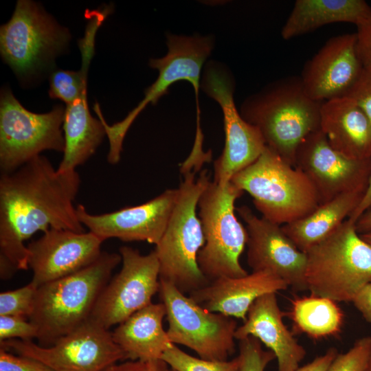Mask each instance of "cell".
I'll use <instances>...</instances> for the list:
<instances>
[{
    "instance_id": "1",
    "label": "cell",
    "mask_w": 371,
    "mask_h": 371,
    "mask_svg": "<svg viewBox=\"0 0 371 371\" xmlns=\"http://www.w3.org/2000/svg\"><path fill=\"white\" fill-rule=\"evenodd\" d=\"M80 182L76 170L59 172L43 155L12 172L1 173V279L29 268L24 243L35 233L51 228L85 232L74 205Z\"/></svg>"
},
{
    "instance_id": "2",
    "label": "cell",
    "mask_w": 371,
    "mask_h": 371,
    "mask_svg": "<svg viewBox=\"0 0 371 371\" xmlns=\"http://www.w3.org/2000/svg\"><path fill=\"white\" fill-rule=\"evenodd\" d=\"M322 104L306 93L300 76H291L247 97L239 112L260 130L267 146L295 166L299 146L319 129Z\"/></svg>"
},
{
    "instance_id": "3",
    "label": "cell",
    "mask_w": 371,
    "mask_h": 371,
    "mask_svg": "<svg viewBox=\"0 0 371 371\" xmlns=\"http://www.w3.org/2000/svg\"><path fill=\"white\" fill-rule=\"evenodd\" d=\"M121 262L120 254L102 251L87 267L37 288L28 319L38 329L40 346H52L89 320L101 291Z\"/></svg>"
},
{
    "instance_id": "4",
    "label": "cell",
    "mask_w": 371,
    "mask_h": 371,
    "mask_svg": "<svg viewBox=\"0 0 371 371\" xmlns=\"http://www.w3.org/2000/svg\"><path fill=\"white\" fill-rule=\"evenodd\" d=\"M195 172L186 170L167 227L154 249L159 264V279L185 294L210 282L197 261L205 237L196 214L199 199L210 179L207 170L197 179Z\"/></svg>"
},
{
    "instance_id": "5",
    "label": "cell",
    "mask_w": 371,
    "mask_h": 371,
    "mask_svg": "<svg viewBox=\"0 0 371 371\" xmlns=\"http://www.w3.org/2000/svg\"><path fill=\"white\" fill-rule=\"evenodd\" d=\"M230 181L251 195L262 217L279 225L304 218L320 204L306 174L268 146Z\"/></svg>"
},
{
    "instance_id": "6",
    "label": "cell",
    "mask_w": 371,
    "mask_h": 371,
    "mask_svg": "<svg viewBox=\"0 0 371 371\" xmlns=\"http://www.w3.org/2000/svg\"><path fill=\"white\" fill-rule=\"evenodd\" d=\"M305 254V284L311 295L349 302L371 282V245L348 218Z\"/></svg>"
},
{
    "instance_id": "7",
    "label": "cell",
    "mask_w": 371,
    "mask_h": 371,
    "mask_svg": "<svg viewBox=\"0 0 371 371\" xmlns=\"http://www.w3.org/2000/svg\"><path fill=\"white\" fill-rule=\"evenodd\" d=\"M244 192L231 181L220 185L210 181L198 202L205 245L197 258L201 271L212 282L218 278L248 274L240 258L247 243L246 227L235 215V202Z\"/></svg>"
},
{
    "instance_id": "8",
    "label": "cell",
    "mask_w": 371,
    "mask_h": 371,
    "mask_svg": "<svg viewBox=\"0 0 371 371\" xmlns=\"http://www.w3.org/2000/svg\"><path fill=\"white\" fill-rule=\"evenodd\" d=\"M166 38L167 54L161 58L149 60L150 67L158 70L159 75L146 89L142 100L123 120L113 125L108 124L103 117L100 118L109 141L110 149L107 155L109 164H115L120 161L124 138L136 117L149 103L157 104L176 82L187 80L192 85L196 101V113H201L199 104L201 72L214 48V36L168 33Z\"/></svg>"
},
{
    "instance_id": "9",
    "label": "cell",
    "mask_w": 371,
    "mask_h": 371,
    "mask_svg": "<svg viewBox=\"0 0 371 371\" xmlns=\"http://www.w3.org/2000/svg\"><path fill=\"white\" fill-rule=\"evenodd\" d=\"M65 109L60 104L45 113L27 110L8 88L0 97V169L10 173L45 150L64 152Z\"/></svg>"
},
{
    "instance_id": "10",
    "label": "cell",
    "mask_w": 371,
    "mask_h": 371,
    "mask_svg": "<svg viewBox=\"0 0 371 371\" xmlns=\"http://www.w3.org/2000/svg\"><path fill=\"white\" fill-rule=\"evenodd\" d=\"M159 293L166 309V331L173 344L185 346L210 361H226L235 352L238 327L234 317L205 309L161 280Z\"/></svg>"
},
{
    "instance_id": "11",
    "label": "cell",
    "mask_w": 371,
    "mask_h": 371,
    "mask_svg": "<svg viewBox=\"0 0 371 371\" xmlns=\"http://www.w3.org/2000/svg\"><path fill=\"white\" fill-rule=\"evenodd\" d=\"M234 80L222 63L210 60L205 66L201 89L220 105L223 115L225 146L214 162V180L223 185L254 163L267 146L260 130L247 122L237 109L234 100Z\"/></svg>"
},
{
    "instance_id": "12",
    "label": "cell",
    "mask_w": 371,
    "mask_h": 371,
    "mask_svg": "<svg viewBox=\"0 0 371 371\" xmlns=\"http://www.w3.org/2000/svg\"><path fill=\"white\" fill-rule=\"evenodd\" d=\"M70 37L68 30L36 3L20 0L11 19L1 26V54L15 72L25 75L61 52Z\"/></svg>"
},
{
    "instance_id": "13",
    "label": "cell",
    "mask_w": 371,
    "mask_h": 371,
    "mask_svg": "<svg viewBox=\"0 0 371 371\" xmlns=\"http://www.w3.org/2000/svg\"><path fill=\"white\" fill-rule=\"evenodd\" d=\"M0 346L14 354L37 359L54 371H102L126 359L109 329L91 319L49 346L19 339L1 341Z\"/></svg>"
},
{
    "instance_id": "14",
    "label": "cell",
    "mask_w": 371,
    "mask_h": 371,
    "mask_svg": "<svg viewBox=\"0 0 371 371\" xmlns=\"http://www.w3.org/2000/svg\"><path fill=\"white\" fill-rule=\"evenodd\" d=\"M119 251L122 268L101 291L89 319L106 329L151 304L160 288L159 264L154 250L142 255L122 246Z\"/></svg>"
},
{
    "instance_id": "15",
    "label": "cell",
    "mask_w": 371,
    "mask_h": 371,
    "mask_svg": "<svg viewBox=\"0 0 371 371\" xmlns=\"http://www.w3.org/2000/svg\"><path fill=\"white\" fill-rule=\"evenodd\" d=\"M295 166L314 185L320 203L344 193L366 190L371 176V157L355 159L334 149L320 129L299 146Z\"/></svg>"
},
{
    "instance_id": "16",
    "label": "cell",
    "mask_w": 371,
    "mask_h": 371,
    "mask_svg": "<svg viewBox=\"0 0 371 371\" xmlns=\"http://www.w3.org/2000/svg\"><path fill=\"white\" fill-rule=\"evenodd\" d=\"M246 225L247 264L252 271H269L297 291L306 290V254L299 249L282 226L258 217L250 208H236Z\"/></svg>"
},
{
    "instance_id": "17",
    "label": "cell",
    "mask_w": 371,
    "mask_h": 371,
    "mask_svg": "<svg viewBox=\"0 0 371 371\" xmlns=\"http://www.w3.org/2000/svg\"><path fill=\"white\" fill-rule=\"evenodd\" d=\"M178 192V188L166 190L141 205L102 214H90L80 204L76 214L82 225L103 240L116 238L157 245L167 227Z\"/></svg>"
},
{
    "instance_id": "18",
    "label": "cell",
    "mask_w": 371,
    "mask_h": 371,
    "mask_svg": "<svg viewBox=\"0 0 371 371\" xmlns=\"http://www.w3.org/2000/svg\"><path fill=\"white\" fill-rule=\"evenodd\" d=\"M103 241L91 232L49 229L27 245L31 282L38 287L87 267L101 255Z\"/></svg>"
},
{
    "instance_id": "19",
    "label": "cell",
    "mask_w": 371,
    "mask_h": 371,
    "mask_svg": "<svg viewBox=\"0 0 371 371\" xmlns=\"http://www.w3.org/2000/svg\"><path fill=\"white\" fill-rule=\"evenodd\" d=\"M363 65L355 33L328 39L304 65L300 78L306 93L323 102L346 96L359 77Z\"/></svg>"
},
{
    "instance_id": "20",
    "label": "cell",
    "mask_w": 371,
    "mask_h": 371,
    "mask_svg": "<svg viewBox=\"0 0 371 371\" xmlns=\"http://www.w3.org/2000/svg\"><path fill=\"white\" fill-rule=\"evenodd\" d=\"M286 282L269 271L239 277H221L188 294L205 309L245 321L253 303L262 295L286 289Z\"/></svg>"
},
{
    "instance_id": "21",
    "label": "cell",
    "mask_w": 371,
    "mask_h": 371,
    "mask_svg": "<svg viewBox=\"0 0 371 371\" xmlns=\"http://www.w3.org/2000/svg\"><path fill=\"white\" fill-rule=\"evenodd\" d=\"M283 316L276 293L265 294L251 306L234 337L238 341L249 336L258 339L275 355L277 371H295L306 352L284 324Z\"/></svg>"
},
{
    "instance_id": "22",
    "label": "cell",
    "mask_w": 371,
    "mask_h": 371,
    "mask_svg": "<svg viewBox=\"0 0 371 371\" xmlns=\"http://www.w3.org/2000/svg\"><path fill=\"white\" fill-rule=\"evenodd\" d=\"M319 129L334 149L355 159L371 157V123L348 96L322 102Z\"/></svg>"
},
{
    "instance_id": "23",
    "label": "cell",
    "mask_w": 371,
    "mask_h": 371,
    "mask_svg": "<svg viewBox=\"0 0 371 371\" xmlns=\"http://www.w3.org/2000/svg\"><path fill=\"white\" fill-rule=\"evenodd\" d=\"M165 305L151 303L118 324L112 332L116 344L126 359L144 362L161 359L173 344L163 328Z\"/></svg>"
},
{
    "instance_id": "24",
    "label": "cell",
    "mask_w": 371,
    "mask_h": 371,
    "mask_svg": "<svg viewBox=\"0 0 371 371\" xmlns=\"http://www.w3.org/2000/svg\"><path fill=\"white\" fill-rule=\"evenodd\" d=\"M371 19V6L364 0H297L282 30L289 40L335 23L357 27Z\"/></svg>"
},
{
    "instance_id": "25",
    "label": "cell",
    "mask_w": 371,
    "mask_h": 371,
    "mask_svg": "<svg viewBox=\"0 0 371 371\" xmlns=\"http://www.w3.org/2000/svg\"><path fill=\"white\" fill-rule=\"evenodd\" d=\"M87 85L65 111L63 131V157L57 170L67 172L85 164L95 152L106 135L100 119L93 117L87 102Z\"/></svg>"
},
{
    "instance_id": "26",
    "label": "cell",
    "mask_w": 371,
    "mask_h": 371,
    "mask_svg": "<svg viewBox=\"0 0 371 371\" xmlns=\"http://www.w3.org/2000/svg\"><path fill=\"white\" fill-rule=\"evenodd\" d=\"M365 191L356 190L340 194L320 203L309 214L284 225L282 228L297 247L305 253L349 218L359 204Z\"/></svg>"
},
{
    "instance_id": "27",
    "label": "cell",
    "mask_w": 371,
    "mask_h": 371,
    "mask_svg": "<svg viewBox=\"0 0 371 371\" xmlns=\"http://www.w3.org/2000/svg\"><path fill=\"white\" fill-rule=\"evenodd\" d=\"M295 329L317 339L338 334L344 315L337 302L328 297H295L289 311Z\"/></svg>"
},
{
    "instance_id": "28",
    "label": "cell",
    "mask_w": 371,
    "mask_h": 371,
    "mask_svg": "<svg viewBox=\"0 0 371 371\" xmlns=\"http://www.w3.org/2000/svg\"><path fill=\"white\" fill-rule=\"evenodd\" d=\"M161 359L176 371H238V357L229 361H210L194 357L173 344Z\"/></svg>"
},
{
    "instance_id": "29",
    "label": "cell",
    "mask_w": 371,
    "mask_h": 371,
    "mask_svg": "<svg viewBox=\"0 0 371 371\" xmlns=\"http://www.w3.org/2000/svg\"><path fill=\"white\" fill-rule=\"evenodd\" d=\"M37 286L30 282L17 289L0 293V315L29 318L31 315Z\"/></svg>"
},
{
    "instance_id": "30",
    "label": "cell",
    "mask_w": 371,
    "mask_h": 371,
    "mask_svg": "<svg viewBox=\"0 0 371 371\" xmlns=\"http://www.w3.org/2000/svg\"><path fill=\"white\" fill-rule=\"evenodd\" d=\"M371 356V335L357 340L345 353L338 354L327 371H367Z\"/></svg>"
},
{
    "instance_id": "31",
    "label": "cell",
    "mask_w": 371,
    "mask_h": 371,
    "mask_svg": "<svg viewBox=\"0 0 371 371\" xmlns=\"http://www.w3.org/2000/svg\"><path fill=\"white\" fill-rule=\"evenodd\" d=\"M238 371H265L267 365L276 359L271 350H264L260 341L251 336L238 341Z\"/></svg>"
},
{
    "instance_id": "32",
    "label": "cell",
    "mask_w": 371,
    "mask_h": 371,
    "mask_svg": "<svg viewBox=\"0 0 371 371\" xmlns=\"http://www.w3.org/2000/svg\"><path fill=\"white\" fill-rule=\"evenodd\" d=\"M37 335L36 326L27 318L0 315V341L12 339L32 340Z\"/></svg>"
},
{
    "instance_id": "33",
    "label": "cell",
    "mask_w": 371,
    "mask_h": 371,
    "mask_svg": "<svg viewBox=\"0 0 371 371\" xmlns=\"http://www.w3.org/2000/svg\"><path fill=\"white\" fill-rule=\"evenodd\" d=\"M0 371H54L43 362L0 348Z\"/></svg>"
},
{
    "instance_id": "34",
    "label": "cell",
    "mask_w": 371,
    "mask_h": 371,
    "mask_svg": "<svg viewBox=\"0 0 371 371\" xmlns=\"http://www.w3.org/2000/svg\"><path fill=\"white\" fill-rule=\"evenodd\" d=\"M348 96L361 109L371 123V69L363 68Z\"/></svg>"
},
{
    "instance_id": "35",
    "label": "cell",
    "mask_w": 371,
    "mask_h": 371,
    "mask_svg": "<svg viewBox=\"0 0 371 371\" xmlns=\"http://www.w3.org/2000/svg\"><path fill=\"white\" fill-rule=\"evenodd\" d=\"M357 50L363 68L371 69V19L357 27Z\"/></svg>"
},
{
    "instance_id": "36",
    "label": "cell",
    "mask_w": 371,
    "mask_h": 371,
    "mask_svg": "<svg viewBox=\"0 0 371 371\" xmlns=\"http://www.w3.org/2000/svg\"><path fill=\"white\" fill-rule=\"evenodd\" d=\"M351 302L363 318L371 324V282L364 286Z\"/></svg>"
},
{
    "instance_id": "37",
    "label": "cell",
    "mask_w": 371,
    "mask_h": 371,
    "mask_svg": "<svg viewBox=\"0 0 371 371\" xmlns=\"http://www.w3.org/2000/svg\"><path fill=\"white\" fill-rule=\"evenodd\" d=\"M338 354L335 348H330L324 355L317 357L310 363L299 367L295 371H327Z\"/></svg>"
},
{
    "instance_id": "38",
    "label": "cell",
    "mask_w": 371,
    "mask_h": 371,
    "mask_svg": "<svg viewBox=\"0 0 371 371\" xmlns=\"http://www.w3.org/2000/svg\"><path fill=\"white\" fill-rule=\"evenodd\" d=\"M102 371H148V363L139 360H131L120 364H112Z\"/></svg>"
},
{
    "instance_id": "39",
    "label": "cell",
    "mask_w": 371,
    "mask_h": 371,
    "mask_svg": "<svg viewBox=\"0 0 371 371\" xmlns=\"http://www.w3.org/2000/svg\"><path fill=\"white\" fill-rule=\"evenodd\" d=\"M369 210H371V176L359 204L350 214L348 219L355 223L359 216Z\"/></svg>"
},
{
    "instance_id": "40",
    "label": "cell",
    "mask_w": 371,
    "mask_h": 371,
    "mask_svg": "<svg viewBox=\"0 0 371 371\" xmlns=\"http://www.w3.org/2000/svg\"><path fill=\"white\" fill-rule=\"evenodd\" d=\"M355 227L359 234L371 232V210L359 216L355 222Z\"/></svg>"
},
{
    "instance_id": "41",
    "label": "cell",
    "mask_w": 371,
    "mask_h": 371,
    "mask_svg": "<svg viewBox=\"0 0 371 371\" xmlns=\"http://www.w3.org/2000/svg\"><path fill=\"white\" fill-rule=\"evenodd\" d=\"M148 363V371H170L168 364L161 359L150 361Z\"/></svg>"
},
{
    "instance_id": "42",
    "label": "cell",
    "mask_w": 371,
    "mask_h": 371,
    "mask_svg": "<svg viewBox=\"0 0 371 371\" xmlns=\"http://www.w3.org/2000/svg\"><path fill=\"white\" fill-rule=\"evenodd\" d=\"M361 238L371 245V232L360 234Z\"/></svg>"
},
{
    "instance_id": "43",
    "label": "cell",
    "mask_w": 371,
    "mask_h": 371,
    "mask_svg": "<svg viewBox=\"0 0 371 371\" xmlns=\"http://www.w3.org/2000/svg\"><path fill=\"white\" fill-rule=\"evenodd\" d=\"M367 371H371V356H370V362H369V366H368V368Z\"/></svg>"
},
{
    "instance_id": "44",
    "label": "cell",
    "mask_w": 371,
    "mask_h": 371,
    "mask_svg": "<svg viewBox=\"0 0 371 371\" xmlns=\"http://www.w3.org/2000/svg\"><path fill=\"white\" fill-rule=\"evenodd\" d=\"M170 371H176L175 370H173L172 368L170 369Z\"/></svg>"
}]
</instances>
